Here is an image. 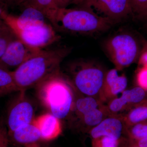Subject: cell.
<instances>
[{"label":"cell","instance_id":"23","mask_svg":"<svg viewBox=\"0 0 147 147\" xmlns=\"http://www.w3.org/2000/svg\"><path fill=\"white\" fill-rule=\"evenodd\" d=\"M16 38L10 29L0 37V58L4 54L9 43Z\"/></svg>","mask_w":147,"mask_h":147},{"label":"cell","instance_id":"27","mask_svg":"<svg viewBox=\"0 0 147 147\" xmlns=\"http://www.w3.org/2000/svg\"><path fill=\"white\" fill-rule=\"evenodd\" d=\"M139 64L141 67H147V47L139 57Z\"/></svg>","mask_w":147,"mask_h":147},{"label":"cell","instance_id":"32","mask_svg":"<svg viewBox=\"0 0 147 147\" xmlns=\"http://www.w3.org/2000/svg\"><path fill=\"white\" fill-rule=\"evenodd\" d=\"M5 11L0 7V20H2V16L3 14L4 13Z\"/></svg>","mask_w":147,"mask_h":147},{"label":"cell","instance_id":"19","mask_svg":"<svg viewBox=\"0 0 147 147\" xmlns=\"http://www.w3.org/2000/svg\"><path fill=\"white\" fill-rule=\"evenodd\" d=\"M125 137L129 143H134L147 137V120L126 127Z\"/></svg>","mask_w":147,"mask_h":147},{"label":"cell","instance_id":"22","mask_svg":"<svg viewBox=\"0 0 147 147\" xmlns=\"http://www.w3.org/2000/svg\"><path fill=\"white\" fill-rule=\"evenodd\" d=\"M131 14L139 18L147 17V0H129Z\"/></svg>","mask_w":147,"mask_h":147},{"label":"cell","instance_id":"7","mask_svg":"<svg viewBox=\"0 0 147 147\" xmlns=\"http://www.w3.org/2000/svg\"><path fill=\"white\" fill-rule=\"evenodd\" d=\"M40 50L30 47L16 38L9 43L0 58V68L13 71Z\"/></svg>","mask_w":147,"mask_h":147},{"label":"cell","instance_id":"21","mask_svg":"<svg viewBox=\"0 0 147 147\" xmlns=\"http://www.w3.org/2000/svg\"><path fill=\"white\" fill-rule=\"evenodd\" d=\"M128 141L127 139L117 140L111 137L102 136L92 138L91 141V147H120L124 141Z\"/></svg>","mask_w":147,"mask_h":147},{"label":"cell","instance_id":"9","mask_svg":"<svg viewBox=\"0 0 147 147\" xmlns=\"http://www.w3.org/2000/svg\"><path fill=\"white\" fill-rule=\"evenodd\" d=\"M82 7L94 8L112 21L131 14L129 0H86Z\"/></svg>","mask_w":147,"mask_h":147},{"label":"cell","instance_id":"29","mask_svg":"<svg viewBox=\"0 0 147 147\" xmlns=\"http://www.w3.org/2000/svg\"><path fill=\"white\" fill-rule=\"evenodd\" d=\"M131 144H134L139 147H147V137L142 139V140H139L135 143H131Z\"/></svg>","mask_w":147,"mask_h":147},{"label":"cell","instance_id":"34","mask_svg":"<svg viewBox=\"0 0 147 147\" xmlns=\"http://www.w3.org/2000/svg\"></svg>","mask_w":147,"mask_h":147},{"label":"cell","instance_id":"26","mask_svg":"<svg viewBox=\"0 0 147 147\" xmlns=\"http://www.w3.org/2000/svg\"><path fill=\"white\" fill-rule=\"evenodd\" d=\"M8 140L5 131L0 127V147H8Z\"/></svg>","mask_w":147,"mask_h":147},{"label":"cell","instance_id":"1","mask_svg":"<svg viewBox=\"0 0 147 147\" xmlns=\"http://www.w3.org/2000/svg\"><path fill=\"white\" fill-rule=\"evenodd\" d=\"M69 53L65 47L40 50L11 71L17 91L26 92L60 73L61 64Z\"/></svg>","mask_w":147,"mask_h":147},{"label":"cell","instance_id":"10","mask_svg":"<svg viewBox=\"0 0 147 147\" xmlns=\"http://www.w3.org/2000/svg\"><path fill=\"white\" fill-rule=\"evenodd\" d=\"M126 126L121 115H110L89 132L92 138L106 136L117 139H127Z\"/></svg>","mask_w":147,"mask_h":147},{"label":"cell","instance_id":"2","mask_svg":"<svg viewBox=\"0 0 147 147\" xmlns=\"http://www.w3.org/2000/svg\"><path fill=\"white\" fill-rule=\"evenodd\" d=\"M36 88L39 99L50 113L60 120L70 115L75 99L74 89L61 72L46 79Z\"/></svg>","mask_w":147,"mask_h":147},{"label":"cell","instance_id":"8","mask_svg":"<svg viewBox=\"0 0 147 147\" xmlns=\"http://www.w3.org/2000/svg\"><path fill=\"white\" fill-rule=\"evenodd\" d=\"M7 115L8 134L19 127L31 123L34 119V111L31 102L26 97L25 92H19Z\"/></svg>","mask_w":147,"mask_h":147},{"label":"cell","instance_id":"12","mask_svg":"<svg viewBox=\"0 0 147 147\" xmlns=\"http://www.w3.org/2000/svg\"><path fill=\"white\" fill-rule=\"evenodd\" d=\"M38 127L41 140L50 141L57 138L62 131L61 120L50 113L39 116L33 120Z\"/></svg>","mask_w":147,"mask_h":147},{"label":"cell","instance_id":"5","mask_svg":"<svg viewBox=\"0 0 147 147\" xmlns=\"http://www.w3.org/2000/svg\"><path fill=\"white\" fill-rule=\"evenodd\" d=\"M105 48L115 68L119 71L134 63L140 54L137 40L128 34L112 37L106 42Z\"/></svg>","mask_w":147,"mask_h":147},{"label":"cell","instance_id":"25","mask_svg":"<svg viewBox=\"0 0 147 147\" xmlns=\"http://www.w3.org/2000/svg\"><path fill=\"white\" fill-rule=\"evenodd\" d=\"M74 0H54L55 5L59 9L67 8V6L73 3Z\"/></svg>","mask_w":147,"mask_h":147},{"label":"cell","instance_id":"15","mask_svg":"<svg viewBox=\"0 0 147 147\" xmlns=\"http://www.w3.org/2000/svg\"><path fill=\"white\" fill-rule=\"evenodd\" d=\"M103 104L97 98L82 96L75 98L70 115L73 114V119L76 118Z\"/></svg>","mask_w":147,"mask_h":147},{"label":"cell","instance_id":"24","mask_svg":"<svg viewBox=\"0 0 147 147\" xmlns=\"http://www.w3.org/2000/svg\"><path fill=\"white\" fill-rule=\"evenodd\" d=\"M136 80L138 86L147 91V67H141L137 72Z\"/></svg>","mask_w":147,"mask_h":147},{"label":"cell","instance_id":"3","mask_svg":"<svg viewBox=\"0 0 147 147\" xmlns=\"http://www.w3.org/2000/svg\"><path fill=\"white\" fill-rule=\"evenodd\" d=\"M113 21L86 7L59 9L56 30L79 34L98 32L110 28Z\"/></svg>","mask_w":147,"mask_h":147},{"label":"cell","instance_id":"28","mask_svg":"<svg viewBox=\"0 0 147 147\" xmlns=\"http://www.w3.org/2000/svg\"><path fill=\"white\" fill-rule=\"evenodd\" d=\"M9 30V28L6 25L3 20H0V37L1 36Z\"/></svg>","mask_w":147,"mask_h":147},{"label":"cell","instance_id":"4","mask_svg":"<svg viewBox=\"0 0 147 147\" xmlns=\"http://www.w3.org/2000/svg\"><path fill=\"white\" fill-rule=\"evenodd\" d=\"M69 71L68 80L74 90L82 96L98 98L106 73L100 66L91 62L79 61L71 64Z\"/></svg>","mask_w":147,"mask_h":147},{"label":"cell","instance_id":"31","mask_svg":"<svg viewBox=\"0 0 147 147\" xmlns=\"http://www.w3.org/2000/svg\"><path fill=\"white\" fill-rule=\"evenodd\" d=\"M125 147H139L137 146V145L134 144H131V143H127V145H126Z\"/></svg>","mask_w":147,"mask_h":147},{"label":"cell","instance_id":"20","mask_svg":"<svg viewBox=\"0 0 147 147\" xmlns=\"http://www.w3.org/2000/svg\"><path fill=\"white\" fill-rule=\"evenodd\" d=\"M18 92L11 71L0 68V96Z\"/></svg>","mask_w":147,"mask_h":147},{"label":"cell","instance_id":"16","mask_svg":"<svg viewBox=\"0 0 147 147\" xmlns=\"http://www.w3.org/2000/svg\"><path fill=\"white\" fill-rule=\"evenodd\" d=\"M126 127L147 120V99L121 115Z\"/></svg>","mask_w":147,"mask_h":147},{"label":"cell","instance_id":"30","mask_svg":"<svg viewBox=\"0 0 147 147\" xmlns=\"http://www.w3.org/2000/svg\"><path fill=\"white\" fill-rule=\"evenodd\" d=\"M86 1V0H74L73 3L79 5H81L82 7L84 6Z\"/></svg>","mask_w":147,"mask_h":147},{"label":"cell","instance_id":"11","mask_svg":"<svg viewBox=\"0 0 147 147\" xmlns=\"http://www.w3.org/2000/svg\"><path fill=\"white\" fill-rule=\"evenodd\" d=\"M119 70L113 69L105 74L102 90L98 98L102 103L108 102L126 89L127 80L124 74L119 75Z\"/></svg>","mask_w":147,"mask_h":147},{"label":"cell","instance_id":"17","mask_svg":"<svg viewBox=\"0 0 147 147\" xmlns=\"http://www.w3.org/2000/svg\"><path fill=\"white\" fill-rule=\"evenodd\" d=\"M27 4L41 11L56 30V19L59 9L55 5L54 0H30Z\"/></svg>","mask_w":147,"mask_h":147},{"label":"cell","instance_id":"13","mask_svg":"<svg viewBox=\"0 0 147 147\" xmlns=\"http://www.w3.org/2000/svg\"><path fill=\"white\" fill-rule=\"evenodd\" d=\"M110 115L106 105H102L84 115L73 119L74 126L78 130L84 132H89L108 116Z\"/></svg>","mask_w":147,"mask_h":147},{"label":"cell","instance_id":"18","mask_svg":"<svg viewBox=\"0 0 147 147\" xmlns=\"http://www.w3.org/2000/svg\"><path fill=\"white\" fill-rule=\"evenodd\" d=\"M121 97L126 103L128 110L135 105L147 99V91L139 86L129 90H125Z\"/></svg>","mask_w":147,"mask_h":147},{"label":"cell","instance_id":"33","mask_svg":"<svg viewBox=\"0 0 147 147\" xmlns=\"http://www.w3.org/2000/svg\"><path fill=\"white\" fill-rule=\"evenodd\" d=\"M27 147H38V145L37 144H36L34 145H33V146H30Z\"/></svg>","mask_w":147,"mask_h":147},{"label":"cell","instance_id":"6","mask_svg":"<svg viewBox=\"0 0 147 147\" xmlns=\"http://www.w3.org/2000/svg\"><path fill=\"white\" fill-rule=\"evenodd\" d=\"M9 28L17 38L30 47L38 50H42L59 39L56 30L48 23L24 28Z\"/></svg>","mask_w":147,"mask_h":147},{"label":"cell","instance_id":"14","mask_svg":"<svg viewBox=\"0 0 147 147\" xmlns=\"http://www.w3.org/2000/svg\"><path fill=\"white\" fill-rule=\"evenodd\" d=\"M8 134L13 142L25 147L37 144L41 140L40 131L33 121Z\"/></svg>","mask_w":147,"mask_h":147},{"label":"cell","instance_id":"35","mask_svg":"<svg viewBox=\"0 0 147 147\" xmlns=\"http://www.w3.org/2000/svg\"></svg>","mask_w":147,"mask_h":147}]
</instances>
